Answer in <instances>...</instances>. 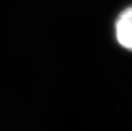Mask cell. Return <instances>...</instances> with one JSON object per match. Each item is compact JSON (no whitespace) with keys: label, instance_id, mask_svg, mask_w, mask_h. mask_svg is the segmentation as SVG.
I'll return each mask as SVG.
<instances>
[{"label":"cell","instance_id":"6da1fadb","mask_svg":"<svg viewBox=\"0 0 132 131\" xmlns=\"http://www.w3.org/2000/svg\"><path fill=\"white\" fill-rule=\"evenodd\" d=\"M116 34L119 43L123 47L132 51V7L124 10L119 17Z\"/></svg>","mask_w":132,"mask_h":131}]
</instances>
